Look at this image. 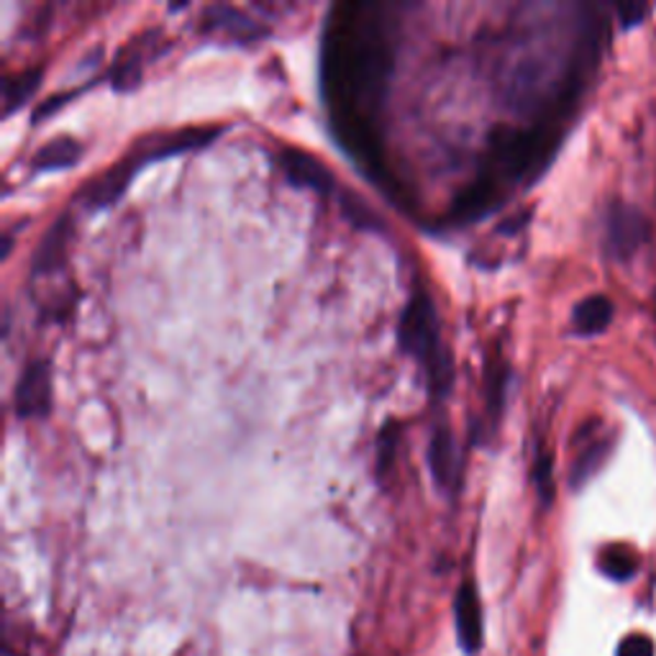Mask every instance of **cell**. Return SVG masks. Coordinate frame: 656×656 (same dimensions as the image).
Returning <instances> with one entry per match:
<instances>
[{"label": "cell", "instance_id": "obj_22", "mask_svg": "<svg viewBox=\"0 0 656 656\" xmlns=\"http://www.w3.org/2000/svg\"><path fill=\"white\" fill-rule=\"evenodd\" d=\"M536 485L541 490V498L544 500H552V467H548V456H541L539 464H536Z\"/></svg>", "mask_w": 656, "mask_h": 656}, {"label": "cell", "instance_id": "obj_17", "mask_svg": "<svg viewBox=\"0 0 656 656\" xmlns=\"http://www.w3.org/2000/svg\"><path fill=\"white\" fill-rule=\"evenodd\" d=\"M600 567L608 577H613V579H618V583H623V579H631L633 575H636L638 559H636V554L631 552V548L610 546L608 552L602 554Z\"/></svg>", "mask_w": 656, "mask_h": 656}, {"label": "cell", "instance_id": "obj_5", "mask_svg": "<svg viewBox=\"0 0 656 656\" xmlns=\"http://www.w3.org/2000/svg\"><path fill=\"white\" fill-rule=\"evenodd\" d=\"M278 159L282 172H285L295 185L308 188L313 193H320V195H328L333 190V185H337L331 170H326V167L320 165V159L308 155V151L297 147H282Z\"/></svg>", "mask_w": 656, "mask_h": 656}, {"label": "cell", "instance_id": "obj_24", "mask_svg": "<svg viewBox=\"0 0 656 656\" xmlns=\"http://www.w3.org/2000/svg\"><path fill=\"white\" fill-rule=\"evenodd\" d=\"M646 9L644 5H625V9H621V21L623 26H636L641 19H644Z\"/></svg>", "mask_w": 656, "mask_h": 656}, {"label": "cell", "instance_id": "obj_6", "mask_svg": "<svg viewBox=\"0 0 656 656\" xmlns=\"http://www.w3.org/2000/svg\"><path fill=\"white\" fill-rule=\"evenodd\" d=\"M52 408V375L44 362H32L16 385L19 418H42Z\"/></svg>", "mask_w": 656, "mask_h": 656}, {"label": "cell", "instance_id": "obj_23", "mask_svg": "<svg viewBox=\"0 0 656 656\" xmlns=\"http://www.w3.org/2000/svg\"><path fill=\"white\" fill-rule=\"evenodd\" d=\"M67 98H70V95H52V98H49V101H47V103H44L39 111H36V113H34V124H36V121H42V118H47V116H52V113H55L57 109H63V105H65V101H67Z\"/></svg>", "mask_w": 656, "mask_h": 656}, {"label": "cell", "instance_id": "obj_15", "mask_svg": "<svg viewBox=\"0 0 656 656\" xmlns=\"http://www.w3.org/2000/svg\"><path fill=\"white\" fill-rule=\"evenodd\" d=\"M80 155H82L80 142L65 136V139H52L47 147H42L39 151H36L32 165L36 172H57V170H67V167H72L80 159Z\"/></svg>", "mask_w": 656, "mask_h": 656}, {"label": "cell", "instance_id": "obj_7", "mask_svg": "<svg viewBox=\"0 0 656 656\" xmlns=\"http://www.w3.org/2000/svg\"><path fill=\"white\" fill-rule=\"evenodd\" d=\"M142 165L144 162H142L139 155L121 159V162L113 165L111 170L103 174V178H98L95 182H90V188L86 190V193L80 195L82 205H86V208H90V211L109 208V205L116 203L118 197L126 193L128 182H132V178H134L136 170H139Z\"/></svg>", "mask_w": 656, "mask_h": 656}, {"label": "cell", "instance_id": "obj_3", "mask_svg": "<svg viewBox=\"0 0 656 656\" xmlns=\"http://www.w3.org/2000/svg\"><path fill=\"white\" fill-rule=\"evenodd\" d=\"M556 136L548 128H498L490 136L493 162L508 178H533L552 157Z\"/></svg>", "mask_w": 656, "mask_h": 656}, {"label": "cell", "instance_id": "obj_19", "mask_svg": "<svg viewBox=\"0 0 656 656\" xmlns=\"http://www.w3.org/2000/svg\"><path fill=\"white\" fill-rule=\"evenodd\" d=\"M602 452H606V444H592L590 449H585L583 456L575 462V467H572V485L579 487L595 475V470L602 462Z\"/></svg>", "mask_w": 656, "mask_h": 656}, {"label": "cell", "instance_id": "obj_16", "mask_svg": "<svg viewBox=\"0 0 656 656\" xmlns=\"http://www.w3.org/2000/svg\"><path fill=\"white\" fill-rule=\"evenodd\" d=\"M42 82V70H26L16 75V78H9L3 86V103H5V116H11L13 111L21 109L29 98L36 93Z\"/></svg>", "mask_w": 656, "mask_h": 656}, {"label": "cell", "instance_id": "obj_11", "mask_svg": "<svg viewBox=\"0 0 656 656\" xmlns=\"http://www.w3.org/2000/svg\"><path fill=\"white\" fill-rule=\"evenodd\" d=\"M429 467L433 483H437L441 490H452L456 485V477H460V454H456L454 437L446 426L433 431L429 444Z\"/></svg>", "mask_w": 656, "mask_h": 656}, {"label": "cell", "instance_id": "obj_2", "mask_svg": "<svg viewBox=\"0 0 656 656\" xmlns=\"http://www.w3.org/2000/svg\"><path fill=\"white\" fill-rule=\"evenodd\" d=\"M398 339L400 347L423 364L431 393L437 398L449 395L454 383V364L452 354L446 352L444 341H441L437 308H433V301L426 290L418 287L408 301L398 326Z\"/></svg>", "mask_w": 656, "mask_h": 656}, {"label": "cell", "instance_id": "obj_13", "mask_svg": "<svg viewBox=\"0 0 656 656\" xmlns=\"http://www.w3.org/2000/svg\"><path fill=\"white\" fill-rule=\"evenodd\" d=\"M495 203H498V182L495 178H483L456 195L452 211L456 220H475L495 208Z\"/></svg>", "mask_w": 656, "mask_h": 656}, {"label": "cell", "instance_id": "obj_4", "mask_svg": "<svg viewBox=\"0 0 656 656\" xmlns=\"http://www.w3.org/2000/svg\"><path fill=\"white\" fill-rule=\"evenodd\" d=\"M646 239V218L633 205L618 203L608 213L606 226V244L608 251L615 259H629L636 255L641 244Z\"/></svg>", "mask_w": 656, "mask_h": 656}, {"label": "cell", "instance_id": "obj_20", "mask_svg": "<svg viewBox=\"0 0 656 656\" xmlns=\"http://www.w3.org/2000/svg\"><path fill=\"white\" fill-rule=\"evenodd\" d=\"M618 656H654V641L644 633H631L618 646Z\"/></svg>", "mask_w": 656, "mask_h": 656}, {"label": "cell", "instance_id": "obj_9", "mask_svg": "<svg viewBox=\"0 0 656 656\" xmlns=\"http://www.w3.org/2000/svg\"><path fill=\"white\" fill-rule=\"evenodd\" d=\"M456 636L467 654L479 652L483 646V602H479L477 587L472 579H464L454 600Z\"/></svg>", "mask_w": 656, "mask_h": 656}, {"label": "cell", "instance_id": "obj_21", "mask_svg": "<svg viewBox=\"0 0 656 656\" xmlns=\"http://www.w3.org/2000/svg\"><path fill=\"white\" fill-rule=\"evenodd\" d=\"M395 439H398V431L393 426H385L383 437H380V472L387 470V462L393 464V454H395Z\"/></svg>", "mask_w": 656, "mask_h": 656}, {"label": "cell", "instance_id": "obj_18", "mask_svg": "<svg viewBox=\"0 0 656 656\" xmlns=\"http://www.w3.org/2000/svg\"><path fill=\"white\" fill-rule=\"evenodd\" d=\"M506 380H508V372L500 362H495V364H490V367H487V383H485L487 410H490V414H495V416H498L500 408H502V391H506Z\"/></svg>", "mask_w": 656, "mask_h": 656}, {"label": "cell", "instance_id": "obj_1", "mask_svg": "<svg viewBox=\"0 0 656 656\" xmlns=\"http://www.w3.org/2000/svg\"><path fill=\"white\" fill-rule=\"evenodd\" d=\"M391 21L383 5H337L320 44V86L333 134L372 170L383 167L380 116L395 65Z\"/></svg>", "mask_w": 656, "mask_h": 656}, {"label": "cell", "instance_id": "obj_12", "mask_svg": "<svg viewBox=\"0 0 656 656\" xmlns=\"http://www.w3.org/2000/svg\"><path fill=\"white\" fill-rule=\"evenodd\" d=\"M70 216H59L55 224L49 226V231L44 234V239L39 244L34 255V272L36 274H49L63 267L65 251H67V241H70Z\"/></svg>", "mask_w": 656, "mask_h": 656}, {"label": "cell", "instance_id": "obj_8", "mask_svg": "<svg viewBox=\"0 0 656 656\" xmlns=\"http://www.w3.org/2000/svg\"><path fill=\"white\" fill-rule=\"evenodd\" d=\"M201 29L211 36H224V39L249 44L264 36V29L257 24L255 19H249L247 13L231 5H211L203 11Z\"/></svg>", "mask_w": 656, "mask_h": 656}, {"label": "cell", "instance_id": "obj_10", "mask_svg": "<svg viewBox=\"0 0 656 656\" xmlns=\"http://www.w3.org/2000/svg\"><path fill=\"white\" fill-rule=\"evenodd\" d=\"M220 134H224V128H220V126H190V128H180V132L159 136L157 142L144 144V147L139 149V157H142V162H151V159L182 155V151L205 147V144H211L213 139H218Z\"/></svg>", "mask_w": 656, "mask_h": 656}, {"label": "cell", "instance_id": "obj_14", "mask_svg": "<svg viewBox=\"0 0 656 656\" xmlns=\"http://www.w3.org/2000/svg\"><path fill=\"white\" fill-rule=\"evenodd\" d=\"M613 320V303L606 295H590L583 303H577L575 313H572V324L575 331L583 337H595V333L606 331Z\"/></svg>", "mask_w": 656, "mask_h": 656}]
</instances>
